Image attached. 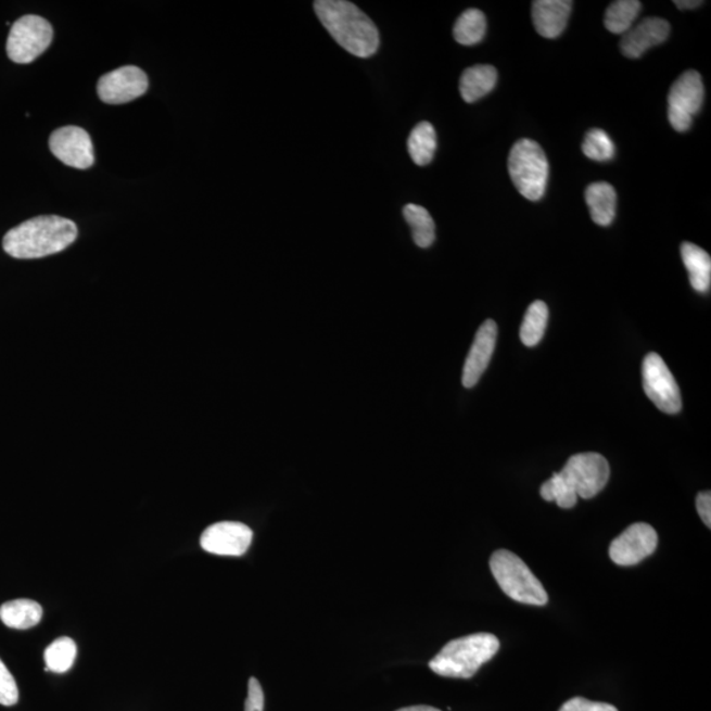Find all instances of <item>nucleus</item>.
I'll return each mask as SVG.
<instances>
[{
  "mask_svg": "<svg viewBox=\"0 0 711 711\" xmlns=\"http://www.w3.org/2000/svg\"><path fill=\"white\" fill-rule=\"evenodd\" d=\"M77 237L73 220L58 215L36 216L5 233L3 249L18 259L41 258L63 252Z\"/></svg>",
  "mask_w": 711,
  "mask_h": 711,
  "instance_id": "f257e3e1",
  "label": "nucleus"
},
{
  "mask_svg": "<svg viewBox=\"0 0 711 711\" xmlns=\"http://www.w3.org/2000/svg\"><path fill=\"white\" fill-rule=\"evenodd\" d=\"M319 21L340 47L356 58L368 59L379 51L376 24L347 0H318L314 3Z\"/></svg>",
  "mask_w": 711,
  "mask_h": 711,
  "instance_id": "f03ea898",
  "label": "nucleus"
},
{
  "mask_svg": "<svg viewBox=\"0 0 711 711\" xmlns=\"http://www.w3.org/2000/svg\"><path fill=\"white\" fill-rule=\"evenodd\" d=\"M496 635L479 633L450 640L430 661V668L439 676L471 678L480 668L498 652Z\"/></svg>",
  "mask_w": 711,
  "mask_h": 711,
  "instance_id": "7ed1b4c3",
  "label": "nucleus"
},
{
  "mask_svg": "<svg viewBox=\"0 0 711 711\" xmlns=\"http://www.w3.org/2000/svg\"><path fill=\"white\" fill-rule=\"evenodd\" d=\"M491 569L500 589L517 602L544 606L548 595L541 581L516 554L499 549L491 558Z\"/></svg>",
  "mask_w": 711,
  "mask_h": 711,
  "instance_id": "20e7f679",
  "label": "nucleus"
},
{
  "mask_svg": "<svg viewBox=\"0 0 711 711\" xmlns=\"http://www.w3.org/2000/svg\"><path fill=\"white\" fill-rule=\"evenodd\" d=\"M509 172L512 183L525 200L541 201L546 194L549 165L537 142L522 139L511 148Z\"/></svg>",
  "mask_w": 711,
  "mask_h": 711,
  "instance_id": "39448f33",
  "label": "nucleus"
},
{
  "mask_svg": "<svg viewBox=\"0 0 711 711\" xmlns=\"http://www.w3.org/2000/svg\"><path fill=\"white\" fill-rule=\"evenodd\" d=\"M53 40V28L46 18L26 15L15 22L8 40L9 58L16 64L33 63Z\"/></svg>",
  "mask_w": 711,
  "mask_h": 711,
  "instance_id": "423d86ee",
  "label": "nucleus"
},
{
  "mask_svg": "<svg viewBox=\"0 0 711 711\" xmlns=\"http://www.w3.org/2000/svg\"><path fill=\"white\" fill-rule=\"evenodd\" d=\"M559 475L577 497L591 499L608 484L610 467L602 455L579 454L567 461Z\"/></svg>",
  "mask_w": 711,
  "mask_h": 711,
  "instance_id": "0eeeda50",
  "label": "nucleus"
},
{
  "mask_svg": "<svg viewBox=\"0 0 711 711\" xmlns=\"http://www.w3.org/2000/svg\"><path fill=\"white\" fill-rule=\"evenodd\" d=\"M704 89L700 73L689 71L672 85L668 96V119L677 132H686L694 123V116L701 110Z\"/></svg>",
  "mask_w": 711,
  "mask_h": 711,
  "instance_id": "6e6552de",
  "label": "nucleus"
},
{
  "mask_svg": "<svg viewBox=\"0 0 711 711\" xmlns=\"http://www.w3.org/2000/svg\"><path fill=\"white\" fill-rule=\"evenodd\" d=\"M642 376L647 397L659 410L665 414H677L682 410V393L663 358L653 352L648 354L643 361Z\"/></svg>",
  "mask_w": 711,
  "mask_h": 711,
  "instance_id": "1a4fd4ad",
  "label": "nucleus"
},
{
  "mask_svg": "<svg viewBox=\"0 0 711 711\" xmlns=\"http://www.w3.org/2000/svg\"><path fill=\"white\" fill-rule=\"evenodd\" d=\"M658 534L652 525L634 523L610 544V559L617 566L632 567L657 551Z\"/></svg>",
  "mask_w": 711,
  "mask_h": 711,
  "instance_id": "9d476101",
  "label": "nucleus"
},
{
  "mask_svg": "<svg viewBox=\"0 0 711 711\" xmlns=\"http://www.w3.org/2000/svg\"><path fill=\"white\" fill-rule=\"evenodd\" d=\"M148 77L138 66H123L104 74L98 82V96L109 104H123L144 96Z\"/></svg>",
  "mask_w": 711,
  "mask_h": 711,
  "instance_id": "9b49d317",
  "label": "nucleus"
},
{
  "mask_svg": "<svg viewBox=\"0 0 711 711\" xmlns=\"http://www.w3.org/2000/svg\"><path fill=\"white\" fill-rule=\"evenodd\" d=\"M49 148L61 163L76 169H89L94 164V150L90 135L79 127L55 129L49 139Z\"/></svg>",
  "mask_w": 711,
  "mask_h": 711,
  "instance_id": "f8f14e48",
  "label": "nucleus"
},
{
  "mask_svg": "<svg viewBox=\"0 0 711 711\" xmlns=\"http://www.w3.org/2000/svg\"><path fill=\"white\" fill-rule=\"evenodd\" d=\"M253 531L240 522H219L210 525L201 536V547L219 556H243L251 546Z\"/></svg>",
  "mask_w": 711,
  "mask_h": 711,
  "instance_id": "ddd939ff",
  "label": "nucleus"
},
{
  "mask_svg": "<svg viewBox=\"0 0 711 711\" xmlns=\"http://www.w3.org/2000/svg\"><path fill=\"white\" fill-rule=\"evenodd\" d=\"M497 325L490 319L481 325L475 333L471 351H469L466 364L462 369V385L473 388L478 385L481 376L484 374L490 365L497 343Z\"/></svg>",
  "mask_w": 711,
  "mask_h": 711,
  "instance_id": "4468645a",
  "label": "nucleus"
},
{
  "mask_svg": "<svg viewBox=\"0 0 711 711\" xmlns=\"http://www.w3.org/2000/svg\"><path fill=\"white\" fill-rule=\"evenodd\" d=\"M670 34V23L664 18L647 17L622 35L621 52L627 59H639L649 48L663 45Z\"/></svg>",
  "mask_w": 711,
  "mask_h": 711,
  "instance_id": "2eb2a0df",
  "label": "nucleus"
},
{
  "mask_svg": "<svg viewBox=\"0 0 711 711\" xmlns=\"http://www.w3.org/2000/svg\"><path fill=\"white\" fill-rule=\"evenodd\" d=\"M572 2L568 0H536L533 3V21L536 33L546 39H556L567 27Z\"/></svg>",
  "mask_w": 711,
  "mask_h": 711,
  "instance_id": "dca6fc26",
  "label": "nucleus"
},
{
  "mask_svg": "<svg viewBox=\"0 0 711 711\" xmlns=\"http://www.w3.org/2000/svg\"><path fill=\"white\" fill-rule=\"evenodd\" d=\"M585 200L596 225L608 227L613 223L617 213V193L610 183L589 185L585 191Z\"/></svg>",
  "mask_w": 711,
  "mask_h": 711,
  "instance_id": "f3484780",
  "label": "nucleus"
},
{
  "mask_svg": "<svg viewBox=\"0 0 711 711\" xmlns=\"http://www.w3.org/2000/svg\"><path fill=\"white\" fill-rule=\"evenodd\" d=\"M498 74L491 65L468 67L460 78V94L467 103L478 102L496 88Z\"/></svg>",
  "mask_w": 711,
  "mask_h": 711,
  "instance_id": "a211bd4d",
  "label": "nucleus"
},
{
  "mask_svg": "<svg viewBox=\"0 0 711 711\" xmlns=\"http://www.w3.org/2000/svg\"><path fill=\"white\" fill-rule=\"evenodd\" d=\"M682 257L688 269L691 288L698 293H708L711 284V258L707 251L691 243L682 245Z\"/></svg>",
  "mask_w": 711,
  "mask_h": 711,
  "instance_id": "6ab92c4d",
  "label": "nucleus"
},
{
  "mask_svg": "<svg viewBox=\"0 0 711 711\" xmlns=\"http://www.w3.org/2000/svg\"><path fill=\"white\" fill-rule=\"evenodd\" d=\"M41 618V605L33 599H14L0 606V621L10 629H33L40 623Z\"/></svg>",
  "mask_w": 711,
  "mask_h": 711,
  "instance_id": "aec40b11",
  "label": "nucleus"
},
{
  "mask_svg": "<svg viewBox=\"0 0 711 711\" xmlns=\"http://www.w3.org/2000/svg\"><path fill=\"white\" fill-rule=\"evenodd\" d=\"M436 147L435 128L429 122L419 123L407 140L410 157L418 166L429 165L434 160Z\"/></svg>",
  "mask_w": 711,
  "mask_h": 711,
  "instance_id": "412c9836",
  "label": "nucleus"
},
{
  "mask_svg": "<svg viewBox=\"0 0 711 711\" xmlns=\"http://www.w3.org/2000/svg\"><path fill=\"white\" fill-rule=\"evenodd\" d=\"M642 11L638 0H618L611 3L605 14V27L611 34L624 35L633 27Z\"/></svg>",
  "mask_w": 711,
  "mask_h": 711,
  "instance_id": "4be33fe9",
  "label": "nucleus"
},
{
  "mask_svg": "<svg viewBox=\"0 0 711 711\" xmlns=\"http://www.w3.org/2000/svg\"><path fill=\"white\" fill-rule=\"evenodd\" d=\"M486 34V17L480 10L471 9L462 12L454 27V37L461 46L479 45Z\"/></svg>",
  "mask_w": 711,
  "mask_h": 711,
  "instance_id": "5701e85b",
  "label": "nucleus"
},
{
  "mask_svg": "<svg viewBox=\"0 0 711 711\" xmlns=\"http://www.w3.org/2000/svg\"><path fill=\"white\" fill-rule=\"evenodd\" d=\"M404 216L412 231V239L419 249H429L435 241V221L422 206L406 205Z\"/></svg>",
  "mask_w": 711,
  "mask_h": 711,
  "instance_id": "b1692460",
  "label": "nucleus"
},
{
  "mask_svg": "<svg viewBox=\"0 0 711 711\" xmlns=\"http://www.w3.org/2000/svg\"><path fill=\"white\" fill-rule=\"evenodd\" d=\"M548 307L543 301H535L531 303L528 312H525L523 323L521 327V340L528 347H535L541 343V340L546 332L548 323Z\"/></svg>",
  "mask_w": 711,
  "mask_h": 711,
  "instance_id": "393cba45",
  "label": "nucleus"
},
{
  "mask_svg": "<svg viewBox=\"0 0 711 711\" xmlns=\"http://www.w3.org/2000/svg\"><path fill=\"white\" fill-rule=\"evenodd\" d=\"M77 658V645L67 636L55 639L45 653L46 671L65 673L71 670Z\"/></svg>",
  "mask_w": 711,
  "mask_h": 711,
  "instance_id": "a878e982",
  "label": "nucleus"
},
{
  "mask_svg": "<svg viewBox=\"0 0 711 711\" xmlns=\"http://www.w3.org/2000/svg\"><path fill=\"white\" fill-rule=\"evenodd\" d=\"M583 152L587 158L597 161V163H606V161L614 158L615 147L608 134L602 129L595 128L586 134Z\"/></svg>",
  "mask_w": 711,
  "mask_h": 711,
  "instance_id": "bb28decb",
  "label": "nucleus"
},
{
  "mask_svg": "<svg viewBox=\"0 0 711 711\" xmlns=\"http://www.w3.org/2000/svg\"><path fill=\"white\" fill-rule=\"evenodd\" d=\"M541 496L547 503H556L561 509H572L577 504L579 497L569 487L559 473H554L553 479L544 482L541 487Z\"/></svg>",
  "mask_w": 711,
  "mask_h": 711,
  "instance_id": "cd10ccee",
  "label": "nucleus"
},
{
  "mask_svg": "<svg viewBox=\"0 0 711 711\" xmlns=\"http://www.w3.org/2000/svg\"><path fill=\"white\" fill-rule=\"evenodd\" d=\"M18 701V689L14 676L0 659V704L14 707Z\"/></svg>",
  "mask_w": 711,
  "mask_h": 711,
  "instance_id": "c85d7f7f",
  "label": "nucleus"
},
{
  "mask_svg": "<svg viewBox=\"0 0 711 711\" xmlns=\"http://www.w3.org/2000/svg\"><path fill=\"white\" fill-rule=\"evenodd\" d=\"M559 711H618L613 704L585 700L576 697L562 704Z\"/></svg>",
  "mask_w": 711,
  "mask_h": 711,
  "instance_id": "c756f323",
  "label": "nucleus"
},
{
  "mask_svg": "<svg viewBox=\"0 0 711 711\" xmlns=\"http://www.w3.org/2000/svg\"><path fill=\"white\" fill-rule=\"evenodd\" d=\"M245 711H264V691L262 684H259L258 680L255 677L250 678Z\"/></svg>",
  "mask_w": 711,
  "mask_h": 711,
  "instance_id": "7c9ffc66",
  "label": "nucleus"
},
{
  "mask_svg": "<svg viewBox=\"0 0 711 711\" xmlns=\"http://www.w3.org/2000/svg\"><path fill=\"white\" fill-rule=\"evenodd\" d=\"M698 515H700L708 529L711 528V494L710 492H702L698 494L696 499Z\"/></svg>",
  "mask_w": 711,
  "mask_h": 711,
  "instance_id": "2f4dec72",
  "label": "nucleus"
},
{
  "mask_svg": "<svg viewBox=\"0 0 711 711\" xmlns=\"http://www.w3.org/2000/svg\"><path fill=\"white\" fill-rule=\"evenodd\" d=\"M701 4L700 0H676L675 2L678 10H695L700 8Z\"/></svg>",
  "mask_w": 711,
  "mask_h": 711,
  "instance_id": "473e14b6",
  "label": "nucleus"
},
{
  "mask_svg": "<svg viewBox=\"0 0 711 711\" xmlns=\"http://www.w3.org/2000/svg\"><path fill=\"white\" fill-rule=\"evenodd\" d=\"M397 711H441V710L432 707H426V704H419V707H409V708L399 709Z\"/></svg>",
  "mask_w": 711,
  "mask_h": 711,
  "instance_id": "72a5a7b5",
  "label": "nucleus"
}]
</instances>
